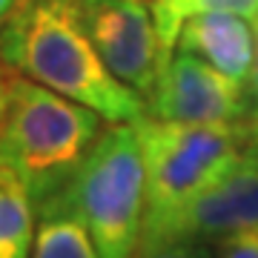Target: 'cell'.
Returning a JSON list of instances; mask_svg holds the SVG:
<instances>
[{
    "label": "cell",
    "instance_id": "6da1fadb",
    "mask_svg": "<svg viewBox=\"0 0 258 258\" xmlns=\"http://www.w3.org/2000/svg\"><path fill=\"white\" fill-rule=\"evenodd\" d=\"M0 60L9 72L89 106L109 123H135L147 115V101L95 52L78 0H23L0 23Z\"/></svg>",
    "mask_w": 258,
    "mask_h": 258
},
{
    "label": "cell",
    "instance_id": "7a4b0ae2",
    "mask_svg": "<svg viewBox=\"0 0 258 258\" xmlns=\"http://www.w3.org/2000/svg\"><path fill=\"white\" fill-rule=\"evenodd\" d=\"M103 115L52 92L23 75H9L0 120V164L23 181L35 210L72 181L101 138Z\"/></svg>",
    "mask_w": 258,
    "mask_h": 258
},
{
    "label": "cell",
    "instance_id": "3957f363",
    "mask_svg": "<svg viewBox=\"0 0 258 258\" xmlns=\"http://www.w3.org/2000/svg\"><path fill=\"white\" fill-rule=\"evenodd\" d=\"M49 201L81 218L103 258L135 255L147 215V164L138 126L109 123L63 192Z\"/></svg>",
    "mask_w": 258,
    "mask_h": 258
},
{
    "label": "cell",
    "instance_id": "277c9868",
    "mask_svg": "<svg viewBox=\"0 0 258 258\" xmlns=\"http://www.w3.org/2000/svg\"><path fill=\"white\" fill-rule=\"evenodd\" d=\"M147 164V215L158 224L204 186L258 149V109L224 123H181L144 115L135 120Z\"/></svg>",
    "mask_w": 258,
    "mask_h": 258
},
{
    "label": "cell",
    "instance_id": "5b68a950",
    "mask_svg": "<svg viewBox=\"0 0 258 258\" xmlns=\"http://www.w3.org/2000/svg\"><path fill=\"white\" fill-rule=\"evenodd\" d=\"M78 15L103 66L147 101L169 63L149 0H78Z\"/></svg>",
    "mask_w": 258,
    "mask_h": 258
},
{
    "label": "cell",
    "instance_id": "8992f818",
    "mask_svg": "<svg viewBox=\"0 0 258 258\" xmlns=\"http://www.w3.org/2000/svg\"><path fill=\"white\" fill-rule=\"evenodd\" d=\"M249 230H258V149L192 195L184 207L144 227L141 241L198 238L215 244Z\"/></svg>",
    "mask_w": 258,
    "mask_h": 258
},
{
    "label": "cell",
    "instance_id": "52a82bcc",
    "mask_svg": "<svg viewBox=\"0 0 258 258\" xmlns=\"http://www.w3.org/2000/svg\"><path fill=\"white\" fill-rule=\"evenodd\" d=\"M255 109L244 86L192 52H172L147 98V115L181 123H224Z\"/></svg>",
    "mask_w": 258,
    "mask_h": 258
},
{
    "label": "cell",
    "instance_id": "ba28073f",
    "mask_svg": "<svg viewBox=\"0 0 258 258\" xmlns=\"http://www.w3.org/2000/svg\"><path fill=\"white\" fill-rule=\"evenodd\" d=\"M175 49L198 55L241 86L249 83L255 63V35L247 18L241 15H230V12L195 15L181 26Z\"/></svg>",
    "mask_w": 258,
    "mask_h": 258
},
{
    "label": "cell",
    "instance_id": "9c48e42d",
    "mask_svg": "<svg viewBox=\"0 0 258 258\" xmlns=\"http://www.w3.org/2000/svg\"><path fill=\"white\" fill-rule=\"evenodd\" d=\"M37 210L29 189L0 164V258H32Z\"/></svg>",
    "mask_w": 258,
    "mask_h": 258
},
{
    "label": "cell",
    "instance_id": "30bf717a",
    "mask_svg": "<svg viewBox=\"0 0 258 258\" xmlns=\"http://www.w3.org/2000/svg\"><path fill=\"white\" fill-rule=\"evenodd\" d=\"M32 258H103V255L75 212H69L57 201H46L43 207H37V230H35V244H32Z\"/></svg>",
    "mask_w": 258,
    "mask_h": 258
},
{
    "label": "cell",
    "instance_id": "8fae6325",
    "mask_svg": "<svg viewBox=\"0 0 258 258\" xmlns=\"http://www.w3.org/2000/svg\"><path fill=\"white\" fill-rule=\"evenodd\" d=\"M152 15L158 23V35L164 40V49L172 55L178 46V35L189 18L204 12H230L247 20L258 18V0H149Z\"/></svg>",
    "mask_w": 258,
    "mask_h": 258
},
{
    "label": "cell",
    "instance_id": "7c38bea8",
    "mask_svg": "<svg viewBox=\"0 0 258 258\" xmlns=\"http://www.w3.org/2000/svg\"><path fill=\"white\" fill-rule=\"evenodd\" d=\"M132 258H215V247L198 238L141 241Z\"/></svg>",
    "mask_w": 258,
    "mask_h": 258
},
{
    "label": "cell",
    "instance_id": "4fadbf2b",
    "mask_svg": "<svg viewBox=\"0 0 258 258\" xmlns=\"http://www.w3.org/2000/svg\"><path fill=\"white\" fill-rule=\"evenodd\" d=\"M212 247H215V258H258V230L221 238Z\"/></svg>",
    "mask_w": 258,
    "mask_h": 258
},
{
    "label": "cell",
    "instance_id": "5bb4252c",
    "mask_svg": "<svg viewBox=\"0 0 258 258\" xmlns=\"http://www.w3.org/2000/svg\"><path fill=\"white\" fill-rule=\"evenodd\" d=\"M247 89H249V101H252V106L258 109V18H255V63H252V75H249V83H247Z\"/></svg>",
    "mask_w": 258,
    "mask_h": 258
},
{
    "label": "cell",
    "instance_id": "9a60e30c",
    "mask_svg": "<svg viewBox=\"0 0 258 258\" xmlns=\"http://www.w3.org/2000/svg\"><path fill=\"white\" fill-rule=\"evenodd\" d=\"M6 92H9V69L0 60V120H3V112H6Z\"/></svg>",
    "mask_w": 258,
    "mask_h": 258
},
{
    "label": "cell",
    "instance_id": "2e32d148",
    "mask_svg": "<svg viewBox=\"0 0 258 258\" xmlns=\"http://www.w3.org/2000/svg\"><path fill=\"white\" fill-rule=\"evenodd\" d=\"M20 3H23V0H0V23L9 18V15H12L15 9H18Z\"/></svg>",
    "mask_w": 258,
    "mask_h": 258
}]
</instances>
